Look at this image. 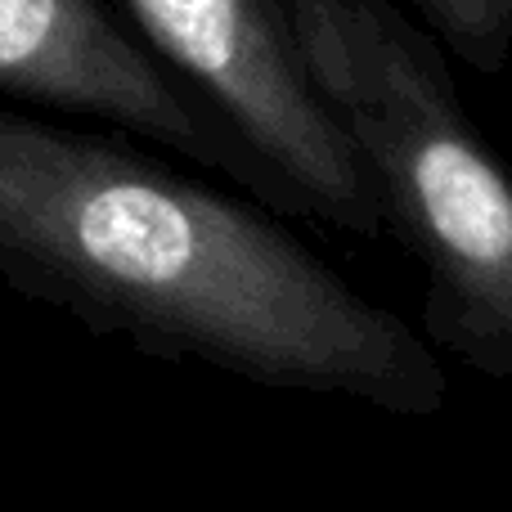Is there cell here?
<instances>
[{
	"label": "cell",
	"mask_w": 512,
	"mask_h": 512,
	"mask_svg": "<svg viewBox=\"0 0 512 512\" xmlns=\"http://www.w3.org/2000/svg\"><path fill=\"white\" fill-rule=\"evenodd\" d=\"M131 32L243 135L306 221L378 239L382 212L292 41L279 0H113Z\"/></svg>",
	"instance_id": "cell-3"
},
{
	"label": "cell",
	"mask_w": 512,
	"mask_h": 512,
	"mask_svg": "<svg viewBox=\"0 0 512 512\" xmlns=\"http://www.w3.org/2000/svg\"><path fill=\"white\" fill-rule=\"evenodd\" d=\"M414 18L481 77H504L512 54V0H409Z\"/></svg>",
	"instance_id": "cell-5"
},
{
	"label": "cell",
	"mask_w": 512,
	"mask_h": 512,
	"mask_svg": "<svg viewBox=\"0 0 512 512\" xmlns=\"http://www.w3.org/2000/svg\"><path fill=\"white\" fill-rule=\"evenodd\" d=\"M0 95L90 117L216 171L288 221H306L279 171L131 32L113 0H0Z\"/></svg>",
	"instance_id": "cell-4"
},
{
	"label": "cell",
	"mask_w": 512,
	"mask_h": 512,
	"mask_svg": "<svg viewBox=\"0 0 512 512\" xmlns=\"http://www.w3.org/2000/svg\"><path fill=\"white\" fill-rule=\"evenodd\" d=\"M265 203L0 104V283L149 360L396 418L450 400L436 346Z\"/></svg>",
	"instance_id": "cell-1"
},
{
	"label": "cell",
	"mask_w": 512,
	"mask_h": 512,
	"mask_svg": "<svg viewBox=\"0 0 512 512\" xmlns=\"http://www.w3.org/2000/svg\"><path fill=\"white\" fill-rule=\"evenodd\" d=\"M342 126L382 234L423 270V337L490 382L512 378V194L454 86L445 45L391 0H279Z\"/></svg>",
	"instance_id": "cell-2"
}]
</instances>
